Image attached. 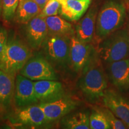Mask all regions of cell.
<instances>
[{
	"mask_svg": "<svg viewBox=\"0 0 129 129\" xmlns=\"http://www.w3.org/2000/svg\"><path fill=\"white\" fill-rule=\"evenodd\" d=\"M98 9L93 6L90 9L77 23L75 35L79 40L85 43L92 41L95 34Z\"/></svg>",
	"mask_w": 129,
	"mask_h": 129,
	"instance_id": "cell-15",
	"label": "cell"
},
{
	"mask_svg": "<svg viewBox=\"0 0 129 129\" xmlns=\"http://www.w3.org/2000/svg\"><path fill=\"white\" fill-rule=\"evenodd\" d=\"M34 84L40 104L49 102L65 95L62 84L57 80L35 81Z\"/></svg>",
	"mask_w": 129,
	"mask_h": 129,
	"instance_id": "cell-13",
	"label": "cell"
},
{
	"mask_svg": "<svg viewBox=\"0 0 129 129\" xmlns=\"http://www.w3.org/2000/svg\"><path fill=\"white\" fill-rule=\"evenodd\" d=\"M126 7L116 0L106 1L98 12L94 36L101 41L111 34L120 29L124 23Z\"/></svg>",
	"mask_w": 129,
	"mask_h": 129,
	"instance_id": "cell-2",
	"label": "cell"
},
{
	"mask_svg": "<svg viewBox=\"0 0 129 129\" xmlns=\"http://www.w3.org/2000/svg\"><path fill=\"white\" fill-rule=\"evenodd\" d=\"M8 33L7 30L0 25V61L3 59L8 42Z\"/></svg>",
	"mask_w": 129,
	"mask_h": 129,
	"instance_id": "cell-25",
	"label": "cell"
},
{
	"mask_svg": "<svg viewBox=\"0 0 129 129\" xmlns=\"http://www.w3.org/2000/svg\"><path fill=\"white\" fill-rule=\"evenodd\" d=\"M124 2V4L125 5V7L129 8V0H122Z\"/></svg>",
	"mask_w": 129,
	"mask_h": 129,
	"instance_id": "cell-27",
	"label": "cell"
},
{
	"mask_svg": "<svg viewBox=\"0 0 129 129\" xmlns=\"http://www.w3.org/2000/svg\"><path fill=\"white\" fill-rule=\"evenodd\" d=\"M93 47L90 43L81 41L75 35L71 37L69 65L72 70L80 72L89 59Z\"/></svg>",
	"mask_w": 129,
	"mask_h": 129,
	"instance_id": "cell-10",
	"label": "cell"
},
{
	"mask_svg": "<svg viewBox=\"0 0 129 129\" xmlns=\"http://www.w3.org/2000/svg\"><path fill=\"white\" fill-rule=\"evenodd\" d=\"M126 127H127V128L129 129V124H127L126 125Z\"/></svg>",
	"mask_w": 129,
	"mask_h": 129,
	"instance_id": "cell-29",
	"label": "cell"
},
{
	"mask_svg": "<svg viewBox=\"0 0 129 129\" xmlns=\"http://www.w3.org/2000/svg\"><path fill=\"white\" fill-rule=\"evenodd\" d=\"M61 4L60 14L64 19L77 21L87 12L91 0H57Z\"/></svg>",
	"mask_w": 129,
	"mask_h": 129,
	"instance_id": "cell-16",
	"label": "cell"
},
{
	"mask_svg": "<svg viewBox=\"0 0 129 129\" xmlns=\"http://www.w3.org/2000/svg\"><path fill=\"white\" fill-rule=\"evenodd\" d=\"M19 0H2V17L7 22L12 20L15 16Z\"/></svg>",
	"mask_w": 129,
	"mask_h": 129,
	"instance_id": "cell-22",
	"label": "cell"
},
{
	"mask_svg": "<svg viewBox=\"0 0 129 129\" xmlns=\"http://www.w3.org/2000/svg\"><path fill=\"white\" fill-rule=\"evenodd\" d=\"M104 63L128 58L129 56V30L118 29L99 42L96 49Z\"/></svg>",
	"mask_w": 129,
	"mask_h": 129,
	"instance_id": "cell-3",
	"label": "cell"
},
{
	"mask_svg": "<svg viewBox=\"0 0 129 129\" xmlns=\"http://www.w3.org/2000/svg\"><path fill=\"white\" fill-rule=\"evenodd\" d=\"M19 73L32 81L58 80L55 69L41 53L32 55Z\"/></svg>",
	"mask_w": 129,
	"mask_h": 129,
	"instance_id": "cell-6",
	"label": "cell"
},
{
	"mask_svg": "<svg viewBox=\"0 0 129 129\" xmlns=\"http://www.w3.org/2000/svg\"><path fill=\"white\" fill-rule=\"evenodd\" d=\"M71 37L48 34L40 48L41 54L51 65L64 68L69 64Z\"/></svg>",
	"mask_w": 129,
	"mask_h": 129,
	"instance_id": "cell-5",
	"label": "cell"
},
{
	"mask_svg": "<svg viewBox=\"0 0 129 129\" xmlns=\"http://www.w3.org/2000/svg\"><path fill=\"white\" fill-rule=\"evenodd\" d=\"M32 55V49L26 41L12 37L8 40L4 54L0 61V69L16 75Z\"/></svg>",
	"mask_w": 129,
	"mask_h": 129,
	"instance_id": "cell-4",
	"label": "cell"
},
{
	"mask_svg": "<svg viewBox=\"0 0 129 129\" xmlns=\"http://www.w3.org/2000/svg\"><path fill=\"white\" fill-rule=\"evenodd\" d=\"M47 122L54 121L62 118L76 108L77 102L68 96L61 97L54 101L39 104Z\"/></svg>",
	"mask_w": 129,
	"mask_h": 129,
	"instance_id": "cell-9",
	"label": "cell"
},
{
	"mask_svg": "<svg viewBox=\"0 0 129 129\" xmlns=\"http://www.w3.org/2000/svg\"><path fill=\"white\" fill-rule=\"evenodd\" d=\"M14 101L18 109L39 102L35 93L34 82L20 74L16 77Z\"/></svg>",
	"mask_w": 129,
	"mask_h": 129,
	"instance_id": "cell-8",
	"label": "cell"
},
{
	"mask_svg": "<svg viewBox=\"0 0 129 129\" xmlns=\"http://www.w3.org/2000/svg\"><path fill=\"white\" fill-rule=\"evenodd\" d=\"M34 1L40 6L41 9H43L46 6L47 3L48 1V0H34Z\"/></svg>",
	"mask_w": 129,
	"mask_h": 129,
	"instance_id": "cell-26",
	"label": "cell"
},
{
	"mask_svg": "<svg viewBox=\"0 0 129 129\" xmlns=\"http://www.w3.org/2000/svg\"><path fill=\"white\" fill-rule=\"evenodd\" d=\"M45 18L47 26L48 34L68 37L75 35V30L72 25L60 16H51Z\"/></svg>",
	"mask_w": 129,
	"mask_h": 129,
	"instance_id": "cell-19",
	"label": "cell"
},
{
	"mask_svg": "<svg viewBox=\"0 0 129 129\" xmlns=\"http://www.w3.org/2000/svg\"><path fill=\"white\" fill-rule=\"evenodd\" d=\"M2 11H3L2 0H0V17H1V16H2Z\"/></svg>",
	"mask_w": 129,
	"mask_h": 129,
	"instance_id": "cell-28",
	"label": "cell"
},
{
	"mask_svg": "<svg viewBox=\"0 0 129 129\" xmlns=\"http://www.w3.org/2000/svg\"><path fill=\"white\" fill-rule=\"evenodd\" d=\"M14 122L30 127L41 126L47 122L45 114L39 104L20 108L16 112Z\"/></svg>",
	"mask_w": 129,
	"mask_h": 129,
	"instance_id": "cell-14",
	"label": "cell"
},
{
	"mask_svg": "<svg viewBox=\"0 0 129 129\" xmlns=\"http://www.w3.org/2000/svg\"><path fill=\"white\" fill-rule=\"evenodd\" d=\"M102 101L106 108L125 125L129 124V101L122 95L112 90H106Z\"/></svg>",
	"mask_w": 129,
	"mask_h": 129,
	"instance_id": "cell-12",
	"label": "cell"
},
{
	"mask_svg": "<svg viewBox=\"0 0 129 129\" xmlns=\"http://www.w3.org/2000/svg\"><path fill=\"white\" fill-rule=\"evenodd\" d=\"M102 110L105 113L108 121L110 124L111 129H125L127 128L125 124L121 120L120 118L116 117L111 111L108 109L107 108H105Z\"/></svg>",
	"mask_w": 129,
	"mask_h": 129,
	"instance_id": "cell-24",
	"label": "cell"
},
{
	"mask_svg": "<svg viewBox=\"0 0 129 129\" xmlns=\"http://www.w3.org/2000/svg\"><path fill=\"white\" fill-rule=\"evenodd\" d=\"M108 78L104 63L93 48L88 60L81 71L79 87L85 99L91 104L102 100L108 87Z\"/></svg>",
	"mask_w": 129,
	"mask_h": 129,
	"instance_id": "cell-1",
	"label": "cell"
},
{
	"mask_svg": "<svg viewBox=\"0 0 129 129\" xmlns=\"http://www.w3.org/2000/svg\"><path fill=\"white\" fill-rule=\"evenodd\" d=\"M62 127L68 129H89L90 115L87 112H78L69 114L62 118Z\"/></svg>",
	"mask_w": 129,
	"mask_h": 129,
	"instance_id": "cell-20",
	"label": "cell"
},
{
	"mask_svg": "<svg viewBox=\"0 0 129 129\" xmlns=\"http://www.w3.org/2000/svg\"><path fill=\"white\" fill-rule=\"evenodd\" d=\"M108 80L120 91L129 89V59L105 63Z\"/></svg>",
	"mask_w": 129,
	"mask_h": 129,
	"instance_id": "cell-11",
	"label": "cell"
},
{
	"mask_svg": "<svg viewBox=\"0 0 129 129\" xmlns=\"http://www.w3.org/2000/svg\"><path fill=\"white\" fill-rule=\"evenodd\" d=\"M90 127L91 129H111L110 124L102 109L93 111L90 114Z\"/></svg>",
	"mask_w": 129,
	"mask_h": 129,
	"instance_id": "cell-21",
	"label": "cell"
},
{
	"mask_svg": "<svg viewBox=\"0 0 129 129\" xmlns=\"http://www.w3.org/2000/svg\"><path fill=\"white\" fill-rule=\"evenodd\" d=\"M60 9L61 4L57 0H48L40 14L44 17L56 16L60 14Z\"/></svg>",
	"mask_w": 129,
	"mask_h": 129,
	"instance_id": "cell-23",
	"label": "cell"
},
{
	"mask_svg": "<svg viewBox=\"0 0 129 129\" xmlns=\"http://www.w3.org/2000/svg\"><path fill=\"white\" fill-rule=\"evenodd\" d=\"M16 75L0 69V108H7L14 99Z\"/></svg>",
	"mask_w": 129,
	"mask_h": 129,
	"instance_id": "cell-17",
	"label": "cell"
},
{
	"mask_svg": "<svg viewBox=\"0 0 129 129\" xmlns=\"http://www.w3.org/2000/svg\"><path fill=\"white\" fill-rule=\"evenodd\" d=\"M24 38L27 44L34 50H40L48 35L46 18L39 14L25 23Z\"/></svg>",
	"mask_w": 129,
	"mask_h": 129,
	"instance_id": "cell-7",
	"label": "cell"
},
{
	"mask_svg": "<svg viewBox=\"0 0 129 129\" xmlns=\"http://www.w3.org/2000/svg\"><path fill=\"white\" fill-rule=\"evenodd\" d=\"M42 9L34 0H19L14 18L19 23L25 24L41 12Z\"/></svg>",
	"mask_w": 129,
	"mask_h": 129,
	"instance_id": "cell-18",
	"label": "cell"
}]
</instances>
